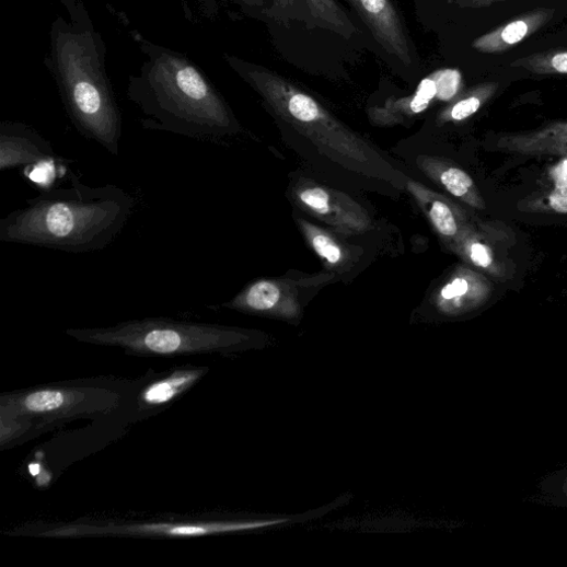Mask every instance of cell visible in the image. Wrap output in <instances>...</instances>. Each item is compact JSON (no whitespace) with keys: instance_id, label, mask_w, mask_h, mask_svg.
I'll return each mask as SVG.
<instances>
[{"instance_id":"1","label":"cell","mask_w":567,"mask_h":567,"mask_svg":"<svg viewBox=\"0 0 567 567\" xmlns=\"http://www.w3.org/2000/svg\"><path fill=\"white\" fill-rule=\"evenodd\" d=\"M70 186L50 188L0 220V241L83 254L112 245L136 207L124 188L89 186L70 173Z\"/></svg>"},{"instance_id":"2","label":"cell","mask_w":567,"mask_h":567,"mask_svg":"<svg viewBox=\"0 0 567 567\" xmlns=\"http://www.w3.org/2000/svg\"><path fill=\"white\" fill-rule=\"evenodd\" d=\"M128 96L147 117L143 128L193 139L219 138L239 125L220 92L183 56L154 45Z\"/></svg>"},{"instance_id":"3","label":"cell","mask_w":567,"mask_h":567,"mask_svg":"<svg viewBox=\"0 0 567 567\" xmlns=\"http://www.w3.org/2000/svg\"><path fill=\"white\" fill-rule=\"evenodd\" d=\"M104 46L91 28L57 21L53 66L66 112L78 132L119 155L121 114L105 68Z\"/></svg>"},{"instance_id":"4","label":"cell","mask_w":567,"mask_h":567,"mask_svg":"<svg viewBox=\"0 0 567 567\" xmlns=\"http://www.w3.org/2000/svg\"><path fill=\"white\" fill-rule=\"evenodd\" d=\"M66 334L81 343L116 347L144 357L230 356L265 345V336L256 331L163 317L128 321L109 327L70 328Z\"/></svg>"},{"instance_id":"5","label":"cell","mask_w":567,"mask_h":567,"mask_svg":"<svg viewBox=\"0 0 567 567\" xmlns=\"http://www.w3.org/2000/svg\"><path fill=\"white\" fill-rule=\"evenodd\" d=\"M115 392L102 389L46 386L3 395L2 415L42 425L108 413L119 406Z\"/></svg>"},{"instance_id":"6","label":"cell","mask_w":567,"mask_h":567,"mask_svg":"<svg viewBox=\"0 0 567 567\" xmlns=\"http://www.w3.org/2000/svg\"><path fill=\"white\" fill-rule=\"evenodd\" d=\"M327 508L306 513L305 516H270L240 520L222 521H186L128 523L107 525H67L47 533L55 536H130V537H194L217 534H229L247 531L271 529L297 523L300 520L316 518Z\"/></svg>"},{"instance_id":"7","label":"cell","mask_w":567,"mask_h":567,"mask_svg":"<svg viewBox=\"0 0 567 567\" xmlns=\"http://www.w3.org/2000/svg\"><path fill=\"white\" fill-rule=\"evenodd\" d=\"M270 20L286 26L302 24L306 30H322L350 39L358 28L337 0H271L265 11Z\"/></svg>"},{"instance_id":"8","label":"cell","mask_w":567,"mask_h":567,"mask_svg":"<svg viewBox=\"0 0 567 567\" xmlns=\"http://www.w3.org/2000/svg\"><path fill=\"white\" fill-rule=\"evenodd\" d=\"M378 44L409 66L414 54L406 27L392 0H347Z\"/></svg>"},{"instance_id":"9","label":"cell","mask_w":567,"mask_h":567,"mask_svg":"<svg viewBox=\"0 0 567 567\" xmlns=\"http://www.w3.org/2000/svg\"><path fill=\"white\" fill-rule=\"evenodd\" d=\"M60 161L51 143L36 130L16 123L0 124V171Z\"/></svg>"},{"instance_id":"10","label":"cell","mask_w":567,"mask_h":567,"mask_svg":"<svg viewBox=\"0 0 567 567\" xmlns=\"http://www.w3.org/2000/svg\"><path fill=\"white\" fill-rule=\"evenodd\" d=\"M553 9H535L472 42L471 47L487 55H501L532 37L554 18Z\"/></svg>"},{"instance_id":"11","label":"cell","mask_w":567,"mask_h":567,"mask_svg":"<svg viewBox=\"0 0 567 567\" xmlns=\"http://www.w3.org/2000/svg\"><path fill=\"white\" fill-rule=\"evenodd\" d=\"M208 371L209 368L193 367L177 368L162 374L141 391L138 397L140 410L151 412L167 408L173 402L199 383Z\"/></svg>"},{"instance_id":"12","label":"cell","mask_w":567,"mask_h":567,"mask_svg":"<svg viewBox=\"0 0 567 567\" xmlns=\"http://www.w3.org/2000/svg\"><path fill=\"white\" fill-rule=\"evenodd\" d=\"M282 298L281 290L275 281L262 279L253 282L223 308L250 314L292 319L286 305L281 304Z\"/></svg>"},{"instance_id":"13","label":"cell","mask_w":567,"mask_h":567,"mask_svg":"<svg viewBox=\"0 0 567 567\" xmlns=\"http://www.w3.org/2000/svg\"><path fill=\"white\" fill-rule=\"evenodd\" d=\"M508 149L522 153H567V123L549 125L545 129L507 139Z\"/></svg>"},{"instance_id":"14","label":"cell","mask_w":567,"mask_h":567,"mask_svg":"<svg viewBox=\"0 0 567 567\" xmlns=\"http://www.w3.org/2000/svg\"><path fill=\"white\" fill-rule=\"evenodd\" d=\"M437 99V85L432 74L426 77L413 96L400 101H390L384 108L375 109V118L394 119L397 116H415L424 113Z\"/></svg>"},{"instance_id":"15","label":"cell","mask_w":567,"mask_h":567,"mask_svg":"<svg viewBox=\"0 0 567 567\" xmlns=\"http://www.w3.org/2000/svg\"><path fill=\"white\" fill-rule=\"evenodd\" d=\"M498 89L499 83L496 81L483 82L471 88L462 100L443 113L442 118L444 120L462 121L474 116L495 96Z\"/></svg>"},{"instance_id":"16","label":"cell","mask_w":567,"mask_h":567,"mask_svg":"<svg viewBox=\"0 0 567 567\" xmlns=\"http://www.w3.org/2000/svg\"><path fill=\"white\" fill-rule=\"evenodd\" d=\"M511 67L540 76L567 74V48L535 53L512 61Z\"/></svg>"},{"instance_id":"17","label":"cell","mask_w":567,"mask_h":567,"mask_svg":"<svg viewBox=\"0 0 567 567\" xmlns=\"http://www.w3.org/2000/svg\"><path fill=\"white\" fill-rule=\"evenodd\" d=\"M440 182L453 197L463 199L476 208L484 207L474 181L464 171L458 167H449L441 172Z\"/></svg>"},{"instance_id":"18","label":"cell","mask_w":567,"mask_h":567,"mask_svg":"<svg viewBox=\"0 0 567 567\" xmlns=\"http://www.w3.org/2000/svg\"><path fill=\"white\" fill-rule=\"evenodd\" d=\"M303 228L306 231L313 248L323 259H326L332 265L339 264L343 261L342 248L329 235L314 229L309 223H304Z\"/></svg>"},{"instance_id":"19","label":"cell","mask_w":567,"mask_h":567,"mask_svg":"<svg viewBox=\"0 0 567 567\" xmlns=\"http://www.w3.org/2000/svg\"><path fill=\"white\" fill-rule=\"evenodd\" d=\"M437 85V100L449 102L455 97L462 76L458 69H440L431 73Z\"/></svg>"},{"instance_id":"20","label":"cell","mask_w":567,"mask_h":567,"mask_svg":"<svg viewBox=\"0 0 567 567\" xmlns=\"http://www.w3.org/2000/svg\"><path fill=\"white\" fill-rule=\"evenodd\" d=\"M429 216L437 231L445 238H453L458 233V223L450 207L436 200L431 204Z\"/></svg>"},{"instance_id":"21","label":"cell","mask_w":567,"mask_h":567,"mask_svg":"<svg viewBox=\"0 0 567 567\" xmlns=\"http://www.w3.org/2000/svg\"><path fill=\"white\" fill-rule=\"evenodd\" d=\"M544 490L559 505H567V468L552 477Z\"/></svg>"},{"instance_id":"22","label":"cell","mask_w":567,"mask_h":567,"mask_svg":"<svg viewBox=\"0 0 567 567\" xmlns=\"http://www.w3.org/2000/svg\"><path fill=\"white\" fill-rule=\"evenodd\" d=\"M468 292V282L463 277H458L445 286L440 294L442 302H453L460 300Z\"/></svg>"},{"instance_id":"23","label":"cell","mask_w":567,"mask_h":567,"mask_svg":"<svg viewBox=\"0 0 567 567\" xmlns=\"http://www.w3.org/2000/svg\"><path fill=\"white\" fill-rule=\"evenodd\" d=\"M467 252L472 263L479 267L489 268L494 263L491 251L483 243H471Z\"/></svg>"},{"instance_id":"24","label":"cell","mask_w":567,"mask_h":567,"mask_svg":"<svg viewBox=\"0 0 567 567\" xmlns=\"http://www.w3.org/2000/svg\"><path fill=\"white\" fill-rule=\"evenodd\" d=\"M548 205L554 212L567 215V185L556 186L548 197Z\"/></svg>"},{"instance_id":"25","label":"cell","mask_w":567,"mask_h":567,"mask_svg":"<svg viewBox=\"0 0 567 567\" xmlns=\"http://www.w3.org/2000/svg\"><path fill=\"white\" fill-rule=\"evenodd\" d=\"M509 0H452V3L463 10H484Z\"/></svg>"},{"instance_id":"26","label":"cell","mask_w":567,"mask_h":567,"mask_svg":"<svg viewBox=\"0 0 567 567\" xmlns=\"http://www.w3.org/2000/svg\"><path fill=\"white\" fill-rule=\"evenodd\" d=\"M552 176L556 182V186L567 185V159L553 169Z\"/></svg>"},{"instance_id":"27","label":"cell","mask_w":567,"mask_h":567,"mask_svg":"<svg viewBox=\"0 0 567 567\" xmlns=\"http://www.w3.org/2000/svg\"><path fill=\"white\" fill-rule=\"evenodd\" d=\"M246 10H266V0H234Z\"/></svg>"}]
</instances>
